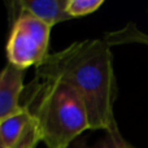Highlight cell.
<instances>
[{
	"instance_id": "1",
	"label": "cell",
	"mask_w": 148,
	"mask_h": 148,
	"mask_svg": "<svg viewBox=\"0 0 148 148\" xmlns=\"http://www.w3.org/2000/svg\"><path fill=\"white\" fill-rule=\"evenodd\" d=\"M35 79L69 84L86 107L91 130H118L113 109L117 97L113 56L110 46L103 38L74 42L51 53L35 68Z\"/></svg>"
},
{
	"instance_id": "9",
	"label": "cell",
	"mask_w": 148,
	"mask_h": 148,
	"mask_svg": "<svg viewBox=\"0 0 148 148\" xmlns=\"http://www.w3.org/2000/svg\"><path fill=\"white\" fill-rule=\"evenodd\" d=\"M94 148H135V147L133 144H130L121 135L120 130H117L113 131V133H107V136Z\"/></svg>"
},
{
	"instance_id": "10",
	"label": "cell",
	"mask_w": 148,
	"mask_h": 148,
	"mask_svg": "<svg viewBox=\"0 0 148 148\" xmlns=\"http://www.w3.org/2000/svg\"><path fill=\"white\" fill-rule=\"evenodd\" d=\"M0 148H5V147H3V146H1V144H0Z\"/></svg>"
},
{
	"instance_id": "5",
	"label": "cell",
	"mask_w": 148,
	"mask_h": 148,
	"mask_svg": "<svg viewBox=\"0 0 148 148\" xmlns=\"http://www.w3.org/2000/svg\"><path fill=\"white\" fill-rule=\"evenodd\" d=\"M68 0H16L8 3L10 20L20 13H26L53 27L56 23L72 20L66 12Z\"/></svg>"
},
{
	"instance_id": "6",
	"label": "cell",
	"mask_w": 148,
	"mask_h": 148,
	"mask_svg": "<svg viewBox=\"0 0 148 148\" xmlns=\"http://www.w3.org/2000/svg\"><path fill=\"white\" fill-rule=\"evenodd\" d=\"M25 70L7 64L0 70V122L22 108L20 97L23 91Z\"/></svg>"
},
{
	"instance_id": "7",
	"label": "cell",
	"mask_w": 148,
	"mask_h": 148,
	"mask_svg": "<svg viewBox=\"0 0 148 148\" xmlns=\"http://www.w3.org/2000/svg\"><path fill=\"white\" fill-rule=\"evenodd\" d=\"M105 42L112 46H118V44H126V43H139L148 46V34L140 31L136 27L135 23H127L123 29L117 31H110L103 36Z\"/></svg>"
},
{
	"instance_id": "2",
	"label": "cell",
	"mask_w": 148,
	"mask_h": 148,
	"mask_svg": "<svg viewBox=\"0 0 148 148\" xmlns=\"http://www.w3.org/2000/svg\"><path fill=\"white\" fill-rule=\"evenodd\" d=\"M40 83V96L33 112L40 140L47 148H69L77 136L91 129L86 107L69 84L60 81Z\"/></svg>"
},
{
	"instance_id": "8",
	"label": "cell",
	"mask_w": 148,
	"mask_h": 148,
	"mask_svg": "<svg viewBox=\"0 0 148 148\" xmlns=\"http://www.w3.org/2000/svg\"><path fill=\"white\" fill-rule=\"evenodd\" d=\"M104 4V0H68L66 12L72 18L91 14Z\"/></svg>"
},
{
	"instance_id": "3",
	"label": "cell",
	"mask_w": 148,
	"mask_h": 148,
	"mask_svg": "<svg viewBox=\"0 0 148 148\" xmlns=\"http://www.w3.org/2000/svg\"><path fill=\"white\" fill-rule=\"evenodd\" d=\"M12 21L5 46L8 64L26 70L40 66L49 56L51 26L26 13H20Z\"/></svg>"
},
{
	"instance_id": "4",
	"label": "cell",
	"mask_w": 148,
	"mask_h": 148,
	"mask_svg": "<svg viewBox=\"0 0 148 148\" xmlns=\"http://www.w3.org/2000/svg\"><path fill=\"white\" fill-rule=\"evenodd\" d=\"M40 140L38 123L29 105L0 122V144L5 148H35Z\"/></svg>"
}]
</instances>
